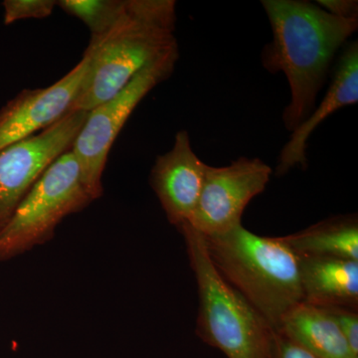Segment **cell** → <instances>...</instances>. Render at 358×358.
<instances>
[{
  "label": "cell",
  "instance_id": "6da1fadb",
  "mask_svg": "<svg viewBox=\"0 0 358 358\" xmlns=\"http://www.w3.org/2000/svg\"><path fill=\"white\" fill-rule=\"evenodd\" d=\"M273 39L262 52L264 68L282 72L291 99L282 113L288 131L313 112L336 54L357 32L358 18H343L301 0H263Z\"/></svg>",
  "mask_w": 358,
  "mask_h": 358
},
{
  "label": "cell",
  "instance_id": "7a4b0ae2",
  "mask_svg": "<svg viewBox=\"0 0 358 358\" xmlns=\"http://www.w3.org/2000/svg\"><path fill=\"white\" fill-rule=\"evenodd\" d=\"M174 0H126L103 36L90 40L89 69L71 110L89 112L119 93L141 71L178 50Z\"/></svg>",
  "mask_w": 358,
  "mask_h": 358
},
{
  "label": "cell",
  "instance_id": "3957f363",
  "mask_svg": "<svg viewBox=\"0 0 358 358\" xmlns=\"http://www.w3.org/2000/svg\"><path fill=\"white\" fill-rule=\"evenodd\" d=\"M211 262L275 329L303 301L299 256L280 237H262L243 225L204 236Z\"/></svg>",
  "mask_w": 358,
  "mask_h": 358
},
{
  "label": "cell",
  "instance_id": "277c9868",
  "mask_svg": "<svg viewBox=\"0 0 358 358\" xmlns=\"http://www.w3.org/2000/svg\"><path fill=\"white\" fill-rule=\"evenodd\" d=\"M178 229L185 238L199 287V338L228 358H273L274 327L219 274L207 254L203 235L188 223Z\"/></svg>",
  "mask_w": 358,
  "mask_h": 358
},
{
  "label": "cell",
  "instance_id": "5b68a950",
  "mask_svg": "<svg viewBox=\"0 0 358 358\" xmlns=\"http://www.w3.org/2000/svg\"><path fill=\"white\" fill-rule=\"evenodd\" d=\"M95 201L71 150L45 169L0 235V261L51 241L59 224Z\"/></svg>",
  "mask_w": 358,
  "mask_h": 358
},
{
  "label": "cell",
  "instance_id": "8992f818",
  "mask_svg": "<svg viewBox=\"0 0 358 358\" xmlns=\"http://www.w3.org/2000/svg\"><path fill=\"white\" fill-rule=\"evenodd\" d=\"M178 59L179 49L171 52L141 71L119 93L89 110L71 152L94 199L103 195V173L120 131L143 99L171 76Z\"/></svg>",
  "mask_w": 358,
  "mask_h": 358
},
{
  "label": "cell",
  "instance_id": "52a82bcc",
  "mask_svg": "<svg viewBox=\"0 0 358 358\" xmlns=\"http://www.w3.org/2000/svg\"><path fill=\"white\" fill-rule=\"evenodd\" d=\"M87 115L71 110L44 131L0 150V235L45 169L71 150Z\"/></svg>",
  "mask_w": 358,
  "mask_h": 358
},
{
  "label": "cell",
  "instance_id": "ba28073f",
  "mask_svg": "<svg viewBox=\"0 0 358 358\" xmlns=\"http://www.w3.org/2000/svg\"><path fill=\"white\" fill-rule=\"evenodd\" d=\"M272 173L260 159L240 157L227 166H207L199 203L187 223L204 236L242 225L247 205L266 189Z\"/></svg>",
  "mask_w": 358,
  "mask_h": 358
},
{
  "label": "cell",
  "instance_id": "9c48e42d",
  "mask_svg": "<svg viewBox=\"0 0 358 358\" xmlns=\"http://www.w3.org/2000/svg\"><path fill=\"white\" fill-rule=\"evenodd\" d=\"M89 69V58L46 88L23 90L0 110V150L44 131L65 115L77 98Z\"/></svg>",
  "mask_w": 358,
  "mask_h": 358
},
{
  "label": "cell",
  "instance_id": "30bf717a",
  "mask_svg": "<svg viewBox=\"0 0 358 358\" xmlns=\"http://www.w3.org/2000/svg\"><path fill=\"white\" fill-rule=\"evenodd\" d=\"M206 169L207 164L193 152L186 131H178L173 148L155 159L150 185L167 220L176 228L192 218L203 187Z\"/></svg>",
  "mask_w": 358,
  "mask_h": 358
},
{
  "label": "cell",
  "instance_id": "8fae6325",
  "mask_svg": "<svg viewBox=\"0 0 358 358\" xmlns=\"http://www.w3.org/2000/svg\"><path fill=\"white\" fill-rule=\"evenodd\" d=\"M357 102L358 44L352 41L341 51L324 100L292 131L288 143L282 148L275 174L284 176L296 166L307 169L308 141L313 131L334 113Z\"/></svg>",
  "mask_w": 358,
  "mask_h": 358
},
{
  "label": "cell",
  "instance_id": "7c38bea8",
  "mask_svg": "<svg viewBox=\"0 0 358 358\" xmlns=\"http://www.w3.org/2000/svg\"><path fill=\"white\" fill-rule=\"evenodd\" d=\"M303 303L357 312L358 261L299 256Z\"/></svg>",
  "mask_w": 358,
  "mask_h": 358
},
{
  "label": "cell",
  "instance_id": "4fadbf2b",
  "mask_svg": "<svg viewBox=\"0 0 358 358\" xmlns=\"http://www.w3.org/2000/svg\"><path fill=\"white\" fill-rule=\"evenodd\" d=\"M317 358H355L336 320L317 306L301 303L282 317L275 329Z\"/></svg>",
  "mask_w": 358,
  "mask_h": 358
},
{
  "label": "cell",
  "instance_id": "5bb4252c",
  "mask_svg": "<svg viewBox=\"0 0 358 358\" xmlns=\"http://www.w3.org/2000/svg\"><path fill=\"white\" fill-rule=\"evenodd\" d=\"M280 239L298 256L358 261V220L355 214L326 219Z\"/></svg>",
  "mask_w": 358,
  "mask_h": 358
},
{
  "label": "cell",
  "instance_id": "9a60e30c",
  "mask_svg": "<svg viewBox=\"0 0 358 358\" xmlns=\"http://www.w3.org/2000/svg\"><path fill=\"white\" fill-rule=\"evenodd\" d=\"M124 3L126 0H59L57 6L84 22L91 31V39H96L117 22Z\"/></svg>",
  "mask_w": 358,
  "mask_h": 358
},
{
  "label": "cell",
  "instance_id": "2e32d148",
  "mask_svg": "<svg viewBox=\"0 0 358 358\" xmlns=\"http://www.w3.org/2000/svg\"><path fill=\"white\" fill-rule=\"evenodd\" d=\"M3 6V22L10 25L23 20H43L53 13L57 1L54 0H6Z\"/></svg>",
  "mask_w": 358,
  "mask_h": 358
},
{
  "label": "cell",
  "instance_id": "e0dca14e",
  "mask_svg": "<svg viewBox=\"0 0 358 358\" xmlns=\"http://www.w3.org/2000/svg\"><path fill=\"white\" fill-rule=\"evenodd\" d=\"M273 358H317L305 348L296 345L291 339L275 331V341Z\"/></svg>",
  "mask_w": 358,
  "mask_h": 358
},
{
  "label": "cell",
  "instance_id": "ac0fdd59",
  "mask_svg": "<svg viewBox=\"0 0 358 358\" xmlns=\"http://www.w3.org/2000/svg\"><path fill=\"white\" fill-rule=\"evenodd\" d=\"M317 6L343 18H358V2L353 0H320Z\"/></svg>",
  "mask_w": 358,
  "mask_h": 358
}]
</instances>
